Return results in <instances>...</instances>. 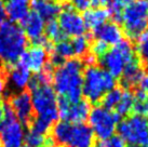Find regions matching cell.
Instances as JSON below:
<instances>
[{"instance_id": "cell-1", "label": "cell", "mask_w": 148, "mask_h": 147, "mask_svg": "<svg viewBox=\"0 0 148 147\" xmlns=\"http://www.w3.org/2000/svg\"><path fill=\"white\" fill-rule=\"evenodd\" d=\"M84 64L81 58L66 60L54 68L52 84L58 98L70 103L82 100V83Z\"/></svg>"}, {"instance_id": "cell-10", "label": "cell", "mask_w": 148, "mask_h": 147, "mask_svg": "<svg viewBox=\"0 0 148 147\" xmlns=\"http://www.w3.org/2000/svg\"><path fill=\"white\" fill-rule=\"evenodd\" d=\"M25 126L15 117L8 104H4V118L0 123L1 147H21L24 144Z\"/></svg>"}, {"instance_id": "cell-33", "label": "cell", "mask_w": 148, "mask_h": 147, "mask_svg": "<svg viewBox=\"0 0 148 147\" xmlns=\"http://www.w3.org/2000/svg\"><path fill=\"white\" fill-rule=\"evenodd\" d=\"M7 13L4 9V2L3 0H0V27L7 22Z\"/></svg>"}, {"instance_id": "cell-17", "label": "cell", "mask_w": 148, "mask_h": 147, "mask_svg": "<svg viewBox=\"0 0 148 147\" xmlns=\"http://www.w3.org/2000/svg\"><path fill=\"white\" fill-rule=\"evenodd\" d=\"M45 21L36 12H29L22 22V29L27 39L36 43L45 37Z\"/></svg>"}, {"instance_id": "cell-24", "label": "cell", "mask_w": 148, "mask_h": 147, "mask_svg": "<svg viewBox=\"0 0 148 147\" xmlns=\"http://www.w3.org/2000/svg\"><path fill=\"white\" fill-rule=\"evenodd\" d=\"M122 92H123V89L121 88H114L112 90L108 91L105 95L103 96V98L101 100V103L104 108L109 110H115L116 106L118 105L120 98L122 96Z\"/></svg>"}, {"instance_id": "cell-28", "label": "cell", "mask_w": 148, "mask_h": 147, "mask_svg": "<svg viewBox=\"0 0 148 147\" xmlns=\"http://www.w3.org/2000/svg\"><path fill=\"white\" fill-rule=\"evenodd\" d=\"M48 135L39 134L37 132L28 129V131L25 133L24 142H26L27 145H29V146L32 147H45Z\"/></svg>"}, {"instance_id": "cell-42", "label": "cell", "mask_w": 148, "mask_h": 147, "mask_svg": "<svg viewBox=\"0 0 148 147\" xmlns=\"http://www.w3.org/2000/svg\"><path fill=\"white\" fill-rule=\"evenodd\" d=\"M147 65H148V64H147Z\"/></svg>"}, {"instance_id": "cell-15", "label": "cell", "mask_w": 148, "mask_h": 147, "mask_svg": "<svg viewBox=\"0 0 148 147\" xmlns=\"http://www.w3.org/2000/svg\"><path fill=\"white\" fill-rule=\"evenodd\" d=\"M7 67H8L5 69L7 83H9L13 90L17 92L24 91L29 86V82L32 79V71L18 62Z\"/></svg>"}, {"instance_id": "cell-7", "label": "cell", "mask_w": 148, "mask_h": 147, "mask_svg": "<svg viewBox=\"0 0 148 147\" xmlns=\"http://www.w3.org/2000/svg\"><path fill=\"white\" fill-rule=\"evenodd\" d=\"M118 135L129 147H148V120L140 115H130L117 126Z\"/></svg>"}, {"instance_id": "cell-19", "label": "cell", "mask_w": 148, "mask_h": 147, "mask_svg": "<svg viewBox=\"0 0 148 147\" xmlns=\"http://www.w3.org/2000/svg\"><path fill=\"white\" fill-rule=\"evenodd\" d=\"M110 17L108 9L105 7H92L86 9L82 15L83 22L86 29L95 30L99 26L108 22Z\"/></svg>"}, {"instance_id": "cell-12", "label": "cell", "mask_w": 148, "mask_h": 147, "mask_svg": "<svg viewBox=\"0 0 148 147\" xmlns=\"http://www.w3.org/2000/svg\"><path fill=\"white\" fill-rule=\"evenodd\" d=\"M58 23L66 38H76L86 34V28L82 15H80V13L69 4L62 7V10L58 14Z\"/></svg>"}, {"instance_id": "cell-30", "label": "cell", "mask_w": 148, "mask_h": 147, "mask_svg": "<svg viewBox=\"0 0 148 147\" xmlns=\"http://www.w3.org/2000/svg\"><path fill=\"white\" fill-rule=\"evenodd\" d=\"M108 49H109V45H107L106 43H104L103 41L99 40L93 41L90 45V53L92 55H94L97 60H99V57L103 56L104 54L108 51Z\"/></svg>"}, {"instance_id": "cell-25", "label": "cell", "mask_w": 148, "mask_h": 147, "mask_svg": "<svg viewBox=\"0 0 148 147\" xmlns=\"http://www.w3.org/2000/svg\"><path fill=\"white\" fill-rule=\"evenodd\" d=\"M45 37L51 42H58L66 38L63 35L56 20L47 21L45 27Z\"/></svg>"}, {"instance_id": "cell-13", "label": "cell", "mask_w": 148, "mask_h": 147, "mask_svg": "<svg viewBox=\"0 0 148 147\" xmlns=\"http://www.w3.org/2000/svg\"><path fill=\"white\" fill-rule=\"evenodd\" d=\"M7 104L11 108L13 114L15 115V117L24 126L28 127L29 123L32 122L33 118L35 117L30 92L24 90L13 93L12 95H10Z\"/></svg>"}, {"instance_id": "cell-5", "label": "cell", "mask_w": 148, "mask_h": 147, "mask_svg": "<svg viewBox=\"0 0 148 147\" xmlns=\"http://www.w3.org/2000/svg\"><path fill=\"white\" fill-rule=\"evenodd\" d=\"M120 23L127 38L137 39L148 28V1L131 0L123 7Z\"/></svg>"}, {"instance_id": "cell-6", "label": "cell", "mask_w": 148, "mask_h": 147, "mask_svg": "<svg viewBox=\"0 0 148 147\" xmlns=\"http://www.w3.org/2000/svg\"><path fill=\"white\" fill-rule=\"evenodd\" d=\"M136 57L135 49L131 41L122 40L118 45L108 49L103 56L99 57V61L102 68L107 70L115 78H120L124 67Z\"/></svg>"}, {"instance_id": "cell-43", "label": "cell", "mask_w": 148, "mask_h": 147, "mask_svg": "<svg viewBox=\"0 0 148 147\" xmlns=\"http://www.w3.org/2000/svg\"><path fill=\"white\" fill-rule=\"evenodd\" d=\"M147 1H148V0H147Z\"/></svg>"}, {"instance_id": "cell-27", "label": "cell", "mask_w": 148, "mask_h": 147, "mask_svg": "<svg viewBox=\"0 0 148 147\" xmlns=\"http://www.w3.org/2000/svg\"><path fill=\"white\" fill-rule=\"evenodd\" d=\"M136 40H137L135 47L136 56L142 63L148 64V30L144 32Z\"/></svg>"}, {"instance_id": "cell-11", "label": "cell", "mask_w": 148, "mask_h": 147, "mask_svg": "<svg viewBox=\"0 0 148 147\" xmlns=\"http://www.w3.org/2000/svg\"><path fill=\"white\" fill-rule=\"evenodd\" d=\"M58 118L62 121L70 123H84L88 120L91 111V103L86 100L70 103L67 100L58 96Z\"/></svg>"}, {"instance_id": "cell-2", "label": "cell", "mask_w": 148, "mask_h": 147, "mask_svg": "<svg viewBox=\"0 0 148 147\" xmlns=\"http://www.w3.org/2000/svg\"><path fill=\"white\" fill-rule=\"evenodd\" d=\"M51 136L58 147H94L95 135L89 124L58 121L54 123Z\"/></svg>"}, {"instance_id": "cell-22", "label": "cell", "mask_w": 148, "mask_h": 147, "mask_svg": "<svg viewBox=\"0 0 148 147\" xmlns=\"http://www.w3.org/2000/svg\"><path fill=\"white\" fill-rule=\"evenodd\" d=\"M134 103H135L134 92H132L131 90L123 89L122 96H121L119 103H118V105L116 106L114 111H116L120 117H127V116H130V114L133 111Z\"/></svg>"}, {"instance_id": "cell-40", "label": "cell", "mask_w": 148, "mask_h": 147, "mask_svg": "<svg viewBox=\"0 0 148 147\" xmlns=\"http://www.w3.org/2000/svg\"><path fill=\"white\" fill-rule=\"evenodd\" d=\"M121 1L124 2V3H127V2H129V1H131V0H121Z\"/></svg>"}, {"instance_id": "cell-39", "label": "cell", "mask_w": 148, "mask_h": 147, "mask_svg": "<svg viewBox=\"0 0 148 147\" xmlns=\"http://www.w3.org/2000/svg\"><path fill=\"white\" fill-rule=\"evenodd\" d=\"M21 147H32V146H29V145H27V144H23Z\"/></svg>"}, {"instance_id": "cell-29", "label": "cell", "mask_w": 148, "mask_h": 147, "mask_svg": "<svg viewBox=\"0 0 148 147\" xmlns=\"http://www.w3.org/2000/svg\"><path fill=\"white\" fill-rule=\"evenodd\" d=\"M94 147H127V145L119 135H112L108 139H99L95 142Z\"/></svg>"}, {"instance_id": "cell-36", "label": "cell", "mask_w": 148, "mask_h": 147, "mask_svg": "<svg viewBox=\"0 0 148 147\" xmlns=\"http://www.w3.org/2000/svg\"><path fill=\"white\" fill-rule=\"evenodd\" d=\"M110 0H91V4L94 7H105L106 4L109 3Z\"/></svg>"}, {"instance_id": "cell-8", "label": "cell", "mask_w": 148, "mask_h": 147, "mask_svg": "<svg viewBox=\"0 0 148 147\" xmlns=\"http://www.w3.org/2000/svg\"><path fill=\"white\" fill-rule=\"evenodd\" d=\"M32 93L34 115L55 123L58 119V95L51 84H40L29 88Z\"/></svg>"}, {"instance_id": "cell-41", "label": "cell", "mask_w": 148, "mask_h": 147, "mask_svg": "<svg viewBox=\"0 0 148 147\" xmlns=\"http://www.w3.org/2000/svg\"><path fill=\"white\" fill-rule=\"evenodd\" d=\"M0 147H1V143H0Z\"/></svg>"}, {"instance_id": "cell-31", "label": "cell", "mask_w": 148, "mask_h": 147, "mask_svg": "<svg viewBox=\"0 0 148 147\" xmlns=\"http://www.w3.org/2000/svg\"><path fill=\"white\" fill-rule=\"evenodd\" d=\"M133 110L136 115L148 118V98L142 100V101H135Z\"/></svg>"}, {"instance_id": "cell-35", "label": "cell", "mask_w": 148, "mask_h": 147, "mask_svg": "<svg viewBox=\"0 0 148 147\" xmlns=\"http://www.w3.org/2000/svg\"><path fill=\"white\" fill-rule=\"evenodd\" d=\"M7 88V79H5V75H3L2 73H0V98L1 95L4 93Z\"/></svg>"}, {"instance_id": "cell-23", "label": "cell", "mask_w": 148, "mask_h": 147, "mask_svg": "<svg viewBox=\"0 0 148 147\" xmlns=\"http://www.w3.org/2000/svg\"><path fill=\"white\" fill-rule=\"evenodd\" d=\"M71 45H73L75 56H78V58L80 57L83 58L90 51V37L86 35H82V36L73 38Z\"/></svg>"}, {"instance_id": "cell-32", "label": "cell", "mask_w": 148, "mask_h": 147, "mask_svg": "<svg viewBox=\"0 0 148 147\" xmlns=\"http://www.w3.org/2000/svg\"><path fill=\"white\" fill-rule=\"evenodd\" d=\"M69 2V5L76 10H83L86 11V9L90 8L91 5V0H67Z\"/></svg>"}, {"instance_id": "cell-26", "label": "cell", "mask_w": 148, "mask_h": 147, "mask_svg": "<svg viewBox=\"0 0 148 147\" xmlns=\"http://www.w3.org/2000/svg\"><path fill=\"white\" fill-rule=\"evenodd\" d=\"M54 123L51 122L48 119H45L42 117H34L32 122L29 123L28 129L29 130H33L35 132H37L39 134L48 135L50 133V131L52 130Z\"/></svg>"}, {"instance_id": "cell-34", "label": "cell", "mask_w": 148, "mask_h": 147, "mask_svg": "<svg viewBox=\"0 0 148 147\" xmlns=\"http://www.w3.org/2000/svg\"><path fill=\"white\" fill-rule=\"evenodd\" d=\"M138 86H140V90L144 91V92H146L148 94V74H144V76L140 79Z\"/></svg>"}, {"instance_id": "cell-4", "label": "cell", "mask_w": 148, "mask_h": 147, "mask_svg": "<svg viewBox=\"0 0 148 147\" xmlns=\"http://www.w3.org/2000/svg\"><path fill=\"white\" fill-rule=\"evenodd\" d=\"M116 78L101 66H86L83 69L82 96L89 103L101 102L108 91L116 88Z\"/></svg>"}, {"instance_id": "cell-21", "label": "cell", "mask_w": 148, "mask_h": 147, "mask_svg": "<svg viewBox=\"0 0 148 147\" xmlns=\"http://www.w3.org/2000/svg\"><path fill=\"white\" fill-rule=\"evenodd\" d=\"M32 7L34 12L45 21L55 20L62 10V5L58 0H33Z\"/></svg>"}, {"instance_id": "cell-3", "label": "cell", "mask_w": 148, "mask_h": 147, "mask_svg": "<svg viewBox=\"0 0 148 147\" xmlns=\"http://www.w3.org/2000/svg\"><path fill=\"white\" fill-rule=\"evenodd\" d=\"M27 45L28 39L18 24L5 22L0 27V60L7 66L20 60Z\"/></svg>"}, {"instance_id": "cell-20", "label": "cell", "mask_w": 148, "mask_h": 147, "mask_svg": "<svg viewBox=\"0 0 148 147\" xmlns=\"http://www.w3.org/2000/svg\"><path fill=\"white\" fill-rule=\"evenodd\" d=\"M29 0H5L4 2V9L7 16L10 19V22L12 23H18L23 22L25 17L29 13Z\"/></svg>"}, {"instance_id": "cell-37", "label": "cell", "mask_w": 148, "mask_h": 147, "mask_svg": "<svg viewBox=\"0 0 148 147\" xmlns=\"http://www.w3.org/2000/svg\"><path fill=\"white\" fill-rule=\"evenodd\" d=\"M4 118V104L1 101V98H0V123L2 122V120Z\"/></svg>"}, {"instance_id": "cell-18", "label": "cell", "mask_w": 148, "mask_h": 147, "mask_svg": "<svg viewBox=\"0 0 148 147\" xmlns=\"http://www.w3.org/2000/svg\"><path fill=\"white\" fill-rule=\"evenodd\" d=\"M144 68L143 63L136 57L131 63H129L123 69V73L120 76L121 78V86L122 89L131 90L132 88L138 86L140 79L144 76Z\"/></svg>"}, {"instance_id": "cell-16", "label": "cell", "mask_w": 148, "mask_h": 147, "mask_svg": "<svg viewBox=\"0 0 148 147\" xmlns=\"http://www.w3.org/2000/svg\"><path fill=\"white\" fill-rule=\"evenodd\" d=\"M123 30L117 22L108 21L99 28L93 30V36L96 40L103 41L107 45H116L123 40Z\"/></svg>"}, {"instance_id": "cell-38", "label": "cell", "mask_w": 148, "mask_h": 147, "mask_svg": "<svg viewBox=\"0 0 148 147\" xmlns=\"http://www.w3.org/2000/svg\"><path fill=\"white\" fill-rule=\"evenodd\" d=\"M3 70V63H2V61L0 60V73Z\"/></svg>"}, {"instance_id": "cell-14", "label": "cell", "mask_w": 148, "mask_h": 147, "mask_svg": "<svg viewBox=\"0 0 148 147\" xmlns=\"http://www.w3.org/2000/svg\"><path fill=\"white\" fill-rule=\"evenodd\" d=\"M17 62L30 71L37 74L41 71L49 63V52L41 45H34L25 50Z\"/></svg>"}, {"instance_id": "cell-9", "label": "cell", "mask_w": 148, "mask_h": 147, "mask_svg": "<svg viewBox=\"0 0 148 147\" xmlns=\"http://www.w3.org/2000/svg\"><path fill=\"white\" fill-rule=\"evenodd\" d=\"M88 120L95 136L99 139H105L115 135L121 117L114 110L106 109L103 106H95L91 108Z\"/></svg>"}]
</instances>
